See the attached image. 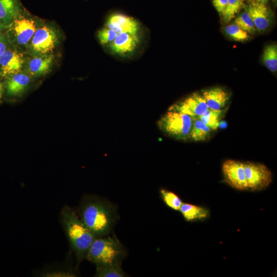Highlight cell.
Instances as JSON below:
<instances>
[{
    "label": "cell",
    "mask_w": 277,
    "mask_h": 277,
    "mask_svg": "<svg viewBox=\"0 0 277 277\" xmlns=\"http://www.w3.org/2000/svg\"><path fill=\"white\" fill-rule=\"evenodd\" d=\"M80 216L81 221L95 238L109 234L116 219L113 206L95 196L84 199L80 206Z\"/></svg>",
    "instance_id": "1"
},
{
    "label": "cell",
    "mask_w": 277,
    "mask_h": 277,
    "mask_svg": "<svg viewBox=\"0 0 277 277\" xmlns=\"http://www.w3.org/2000/svg\"><path fill=\"white\" fill-rule=\"evenodd\" d=\"M61 219L67 238L79 263L85 259L95 237L69 207L66 206L62 209Z\"/></svg>",
    "instance_id": "2"
},
{
    "label": "cell",
    "mask_w": 277,
    "mask_h": 277,
    "mask_svg": "<svg viewBox=\"0 0 277 277\" xmlns=\"http://www.w3.org/2000/svg\"><path fill=\"white\" fill-rule=\"evenodd\" d=\"M126 255L121 243L113 235L95 238L90 246L85 259L97 265L121 263Z\"/></svg>",
    "instance_id": "3"
},
{
    "label": "cell",
    "mask_w": 277,
    "mask_h": 277,
    "mask_svg": "<svg viewBox=\"0 0 277 277\" xmlns=\"http://www.w3.org/2000/svg\"><path fill=\"white\" fill-rule=\"evenodd\" d=\"M193 118L180 112L169 110L157 121L160 129L170 137L180 141L189 140Z\"/></svg>",
    "instance_id": "4"
},
{
    "label": "cell",
    "mask_w": 277,
    "mask_h": 277,
    "mask_svg": "<svg viewBox=\"0 0 277 277\" xmlns=\"http://www.w3.org/2000/svg\"><path fill=\"white\" fill-rule=\"evenodd\" d=\"M244 163L247 189L259 191L271 184L272 172L265 165L249 161Z\"/></svg>",
    "instance_id": "5"
},
{
    "label": "cell",
    "mask_w": 277,
    "mask_h": 277,
    "mask_svg": "<svg viewBox=\"0 0 277 277\" xmlns=\"http://www.w3.org/2000/svg\"><path fill=\"white\" fill-rule=\"evenodd\" d=\"M142 36L127 33H119L113 41L105 47L112 55L121 58L130 57L141 47Z\"/></svg>",
    "instance_id": "6"
},
{
    "label": "cell",
    "mask_w": 277,
    "mask_h": 277,
    "mask_svg": "<svg viewBox=\"0 0 277 277\" xmlns=\"http://www.w3.org/2000/svg\"><path fill=\"white\" fill-rule=\"evenodd\" d=\"M243 9L252 19L256 31L264 33L272 25L274 14L267 5L248 2L245 4Z\"/></svg>",
    "instance_id": "7"
},
{
    "label": "cell",
    "mask_w": 277,
    "mask_h": 277,
    "mask_svg": "<svg viewBox=\"0 0 277 277\" xmlns=\"http://www.w3.org/2000/svg\"><path fill=\"white\" fill-rule=\"evenodd\" d=\"M104 26L118 34L127 33L133 35H143V25L139 21L119 12L109 14L106 18Z\"/></svg>",
    "instance_id": "8"
},
{
    "label": "cell",
    "mask_w": 277,
    "mask_h": 277,
    "mask_svg": "<svg viewBox=\"0 0 277 277\" xmlns=\"http://www.w3.org/2000/svg\"><path fill=\"white\" fill-rule=\"evenodd\" d=\"M222 170L224 180L230 186L239 190H247L244 162L226 160L222 164Z\"/></svg>",
    "instance_id": "9"
},
{
    "label": "cell",
    "mask_w": 277,
    "mask_h": 277,
    "mask_svg": "<svg viewBox=\"0 0 277 277\" xmlns=\"http://www.w3.org/2000/svg\"><path fill=\"white\" fill-rule=\"evenodd\" d=\"M208 109L201 93L195 92L175 103L168 110L177 111L192 117H197L204 114Z\"/></svg>",
    "instance_id": "10"
},
{
    "label": "cell",
    "mask_w": 277,
    "mask_h": 277,
    "mask_svg": "<svg viewBox=\"0 0 277 277\" xmlns=\"http://www.w3.org/2000/svg\"><path fill=\"white\" fill-rule=\"evenodd\" d=\"M57 37L51 28L44 26L36 30L31 42L33 50L41 54H46L51 52L55 47Z\"/></svg>",
    "instance_id": "11"
},
{
    "label": "cell",
    "mask_w": 277,
    "mask_h": 277,
    "mask_svg": "<svg viewBox=\"0 0 277 277\" xmlns=\"http://www.w3.org/2000/svg\"><path fill=\"white\" fill-rule=\"evenodd\" d=\"M201 94L208 109L212 110H220L227 108L231 96V92L221 86H215L204 89Z\"/></svg>",
    "instance_id": "12"
},
{
    "label": "cell",
    "mask_w": 277,
    "mask_h": 277,
    "mask_svg": "<svg viewBox=\"0 0 277 277\" xmlns=\"http://www.w3.org/2000/svg\"><path fill=\"white\" fill-rule=\"evenodd\" d=\"M24 63L22 56L14 50H8L0 57V66L4 75L18 73Z\"/></svg>",
    "instance_id": "13"
},
{
    "label": "cell",
    "mask_w": 277,
    "mask_h": 277,
    "mask_svg": "<svg viewBox=\"0 0 277 277\" xmlns=\"http://www.w3.org/2000/svg\"><path fill=\"white\" fill-rule=\"evenodd\" d=\"M14 31L19 44L25 45L32 38L36 28L33 21L28 18L16 19L14 21Z\"/></svg>",
    "instance_id": "14"
},
{
    "label": "cell",
    "mask_w": 277,
    "mask_h": 277,
    "mask_svg": "<svg viewBox=\"0 0 277 277\" xmlns=\"http://www.w3.org/2000/svg\"><path fill=\"white\" fill-rule=\"evenodd\" d=\"M20 7L17 0H0V23L10 26L17 18Z\"/></svg>",
    "instance_id": "15"
},
{
    "label": "cell",
    "mask_w": 277,
    "mask_h": 277,
    "mask_svg": "<svg viewBox=\"0 0 277 277\" xmlns=\"http://www.w3.org/2000/svg\"><path fill=\"white\" fill-rule=\"evenodd\" d=\"M53 60L54 56L50 54L34 57L28 63V71L34 76L44 75L50 71Z\"/></svg>",
    "instance_id": "16"
},
{
    "label": "cell",
    "mask_w": 277,
    "mask_h": 277,
    "mask_svg": "<svg viewBox=\"0 0 277 277\" xmlns=\"http://www.w3.org/2000/svg\"><path fill=\"white\" fill-rule=\"evenodd\" d=\"M30 83L29 77L24 73H17L10 76L6 83L7 93L11 95L23 93Z\"/></svg>",
    "instance_id": "17"
},
{
    "label": "cell",
    "mask_w": 277,
    "mask_h": 277,
    "mask_svg": "<svg viewBox=\"0 0 277 277\" xmlns=\"http://www.w3.org/2000/svg\"><path fill=\"white\" fill-rule=\"evenodd\" d=\"M193 123L189 140L195 142H204L209 140L213 131L198 117H193Z\"/></svg>",
    "instance_id": "18"
},
{
    "label": "cell",
    "mask_w": 277,
    "mask_h": 277,
    "mask_svg": "<svg viewBox=\"0 0 277 277\" xmlns=\"http://www.w3.org/2000/svg\"><path fill=\"white\" fill-rule=\"evenodd\" d=\"M179 211L186 221L192 222L207 217L208 211L202 207L189 203L182 204Z\"/></svg>",
    "instance_id": "19"
},
{
    "label": "cell",
    "mask_w": 277,
    "mask_h": 277,
    "mask_svg": "<svg viewBox=\"0 0 277 277\" xmlns=\"http://www.w3.org/2000/svg\"><path fill=\"white\" fill-rule=\"evenodd\" d=\"M227 108L220 110L208 109L204 114L197 117L212 131H215L219 128Z\"/></svg>",
    "instance_id": "20"
},
{
    "label": "cell",
    "mask_w": 277,
    "mask_h": 277,
    "mask_svg": "<svg viewBox=\"0 0 277 277\" xmlns=\"http://www.w3.org/2000/svg\"><path fill=\"white\" fill-rule=\"evenodd\" d=\"M262 60L264 65L272 72L277 70V45L271 44L264 49Z\"/></svg>",
    "instance_id": "21"
},
{
    "label": "cell",
    "mask_w": 277,
    "mask_h": 277,
    "mask_svg": "<svg viewBox=\"0 0 277 277\" xmlns=\"http://www.w3.org/2000/svg\"><path fill=\"white\" fill-rule=\"evenodd\" d=\"M95 276L97 277H123L126 274L121 267V263L107 265L96 266Z\"/></svg>",
    "instance_id": "22"
},
{
    "label": "cell",
    "mask_w": 277,
    "mask_h": 277,
    "mask_svg": "<svg viewBox=\"0 0 277 277\" xmlns=\"http://www.w3.org/2000/svg\"><path fill=\"white\" fill-rule=\"evenodd\" d=\"M246 0H228L227 6L221 15L222 22L228 23L244 8Z\"/></svg>",
    "instance_id": "23"
},
{
    "label": "cell",
    "mask_w": 277,
    "mask_h": 277,
    "mask_svg": "<svg viewBox=\"0 0 277 277\" xmlns=\"http://www.w3.org/2000/svg\"><path fill=\"white\" fill-rule=\"evenodd\" d=\"M224 31L227 36L235 41L243 42L250 38V34L234 23L226 26Z\"/></svg>",
    "instance_id": "24"
},
{
    "label": "cell",
    "mask_w": 277,
    "mask_h": 277,
    "mask_svg": "<svg viewBox=\"0 0 277 277\" xmlns=\"http://www.w3.org/2000/svg\"><path fill=\"white\" fill-rule=\"evenodd\" d=\"M234 23L249 34H253L256 31L252 19L245 10L235 17Z\"/></svg>",
    "instance_id": "25"
},
{
    "label": "cell",
    "mask_w": 277,
    "mask_h": 277,
    "mask_svg": "<svg viewBox=\"0 0 277 277\" xmlns=\"http://www.w3.org/2000/svg\"><path fill=\"white\" fill-rule=\"evenodd\" d=\"M160 193L163 201L168 207L174 210H179L183 202L176 194L165 189H160Z\"/></svg>",
    "instance_id": "26"
},
{
    "label": "cell",
    "mask_w": 277,
    "mask_h": 277,
    "mask_svg": "<svg viewBox=\"0 0 277 277\" xmlns=\"http://www.w3.org/2000/svg\"><path fill=\"white\" fill-rule=\"evenodd\" d=\"M117 34L115 31L104 26L97 31L96 37L100 44L105 47L113 41Z\"/></svg>",
    "instance_id": "27"
},
{
    "label": "cell",
    "mask_w": 277,
    "mask_h": 277,
    "mask_svg": "<svg viewBox=\"0 0 277 277\" xmlns=\"http://www.w3.org/2000/svg\"><path fill=\"white\" fill-rule=\"evenodd\" d=\"M41 275L42 276L51 277H72L76 276L74 271L65 268H57L44 271L41 273Z\"/></svg>",
    "instance_id": "28"
},
{
    "label": "cell",
    "mask_w": 277,
    "mask_h": 277,
    "mask_svg": "<svg viewBox=\"0 0 277 277\" xmlns=\"http://www.w3.org/2000/svg\"><path fill=\"white\" fill-rule=\"evenodd\" d=\"M212 2L217 12L221 15L227 6L228 0H212Z\"/></svg>",
    "instance_id": "29"
},
{
    "label": "cell",
    "mask_w": 277,
    "mask_h": 277,
    "mask_svg": "<svg viewBox=\"0 0 277 277\" xmlns=\"http://www.w3.org/2000/svg\"><path fill=\"white\" fill-rule=\"evenodd\" d=\"M7 50V43L6 40L2 36H0V57Z\"/></svg>",
    "instance_id": "30"
},
{
    "label": "cell",
    "mask_w": 277,
    "mask_h": 277,
    "mask_svg": "<svg viewBox=\"0 0 277 277\" xmlns=\"http://www.w3.org/2000/svg\"><path fill=\"white\" fill-rule=\"evenodd\" d=\"M269 0H246V1L248 2H256V3H262L264 4L267 5Z\"/></svg>",
    "instance_id": "31"
},
{
    "label": "cell",
    "mask_w": 277,
    "mask_h": 277,
    "mask_svg": "<svg viewBox=\"0 0 277 277\" xmlns=\"http://www.w3.org/2000/svg\"><path fill=\"white\" fill-rule=\"evenodd\" d=\"M4 93V85L0 83V100L2 99Z\"/></svg>",
    "instance_id": "32"
},
{
    "label": "cell",
    "mask_w": 277,
    "mask_h": 277,
    "mask_svg": "<svg viewBox=\"0 0 277 277\" xmlns=\"http://www.w3.org/2000/svg\"><path fill=\"white\" fill-rule=\"evenodd\" d=\"M272 4L274 7H276L277 5V0H271Z\"/></svg>",
    "instance_id": "33"
},
{
    "label": "cell",
    "mask_w": 277,
    "mask_h": 277,
    "mask_svg": "<svg viewBox=\"0 0 277 277\" xmlns=\"http://www.w3.org/2000/svg\"><path fill=\"white\" fill-rule=\"evenodd\" d=\"M3 27H5V26H4V25H3L2 24L0 23V32L1 31V30H2Z\"/></svg>",
    "instance_id": "34"
}]
</instances>
